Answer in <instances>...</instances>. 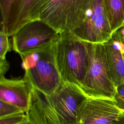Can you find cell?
I'll return each instance as SVG.
<instances>
[{"label": "cell", "mask_w": 124, "mask_h": 124, "mask_svg": "<svg viewBox=\"0 0 124 124\" xmlns=\"http://www.w3.org/2000/svg\"><path fill=\"white\" fill-rule=\"evenodd\" d=\"M87 98L78 85L69 82L50 95L32 88L25 113L31 124H76L80 106Z\"/></svg>", "instance_id": "cell-1"}, {"label": "cell", "mask_w": 124, "mask_h": 124, "mask_svg": "<svg viewBox=\"0 0 124 124\" xmlns=\"http://www.w3.org/2000/svg\"><path fill=\"white\" fill-rule=\"evenodd\" d=\"M93 46L73 32L60 34L54 43V53L63 82L79 86L90 64Z\"/></svg>", "instance_id": "cell-2"}, {"label": "cell", "mask_w": 124, "mask_h": 124, "mask_svg": "<svg viewBox=\"0 0 124 124\" xmlns=\"http://www.w3.org/2000/svg\"><path fill=\"white\" fill-rule=\"evenodd\" d=\"M55 41L19 54L24 76L33 88L48 95L56 93L63 83L55 60Z\"/></svg>", "instance_id": "cell-3"}, {"label": "cell", "mask_w": 124, "mask_h": 124, "mask_svg": "<svg viewBox=\"0 0 124 124\" xmlns=\"http://www.w3.org/2000/svg\"><path fill=\"white\" fill-rule=\"evenodd\" d=\"M95 0H46L39 19L60 34L73 32L86 19Z\"/></svg>", "instance_id": "cell-4"}, {"label": "cell", "mask_w": 124, "mask_h": 124, "mask_svg": "<svg viewBox=\"0 0 124 124\" xmlns=\"http://www.w3.org/2000/svg\"><path fill=\"white\" fill-rule=\"evenodd\" d=\"M79 87L88 97L114 99L117 88L111 77L104 44L93 43L90 64Z\"/></svg>", "instance_id": "cell-5"}, {"label": "cell", "mask_w": 124, "mask_h": 124, "mask_svg": "<svg viewBox=\"0 0 124 124\" xmlns=\"http://www.w3.org/2000/svg\"><path fill=\"white\" fill-rule=\"evenodd\" d=\"M60 34L40 19L27 22L12 36V48L18 54L57 40Z\"/></svg>", "instance_id": "cell-6"}, {"label": "cell", "mask_w": 124, "mask_h": 124, "mask_svg": "<svg viewBox=\"0 0 124 124\" xmlns=\"http://www.w3.org/2000/svg\"><path fill=\"white\" fill-rule=\"evenodd\" d=\"M73 33L93 44H104L111 38L113 33L103 0H95L84 22Z\"/></svg>", "instance_id": "cell-7"}, {"label": "cell", "mask_w": 124, "mask_h": 124, "mask_svg": "<svg viewBox=\"0 0 124 124\" xmlns=\"http://www.w3.org/2000/svg\"><path fill=\"white\" fill-rule=\"evenodd\" d=\"M122 112L114 99L88 97L79 108L78 123L80 124H112Z\"/></svg>", "instance_id": "cell-8"}, {"label": "cell", "mask_w": 124, "mask_h": 124, "mask_svg": "<svg viewBox=\"0 0 124 124\" xmlns=\"http://www.w3.org/2000/svg\"><path fill=\"white\" fill-rule=\"evenodd\" d=\"M35 0H0V29L12 36L29 21Z\"/></svg>", "instance_id": "cell-9"}, {"label": "cell", "mask_w": 124, "mask_h": 124, "mask_svg": "<svg viewBox=\"0 0 124 124\" xmlns=\"http://www.w3.org/2000/svg\"><path fill=\"white\" fill-rule=\"evenodd\" d=\"M32 88L25 76L18 79L0 77V100L14 105L26 112Z\"/></svg>", "instance_id": "cell-10"}, {"label": "cell", "mask_w": 124, "mask_h": 124, "mask_svg": "<svg viewBox=\"0 0 124 124\" xmlns=\"http://www.w3.org/2000/svg\"><path fill=\"white\" fill-rule=\"evenodd\" d=\"M113 82L116 88L124 84V43L118 31L104 43Z\"/></svg>", "instance_id": "cell-11"}, {"label": "cell", "mask_w": 124, "mask_h": 124, "mask_svg": "<svg viewBox=\"0 0 124 124\" xmlns=\"http://www.w3.org/2000/svg\"><path fill=\"white\" fill-rule=\"evenodd\" d=\"M111 29L115 33L124 25V0H103Z\"/></svg>", "instance_id": "cell-12"}, {"label": "cell", "mask_w": 124, "mask_h": 124, "mask_svg": "<svg viewBox=\"0 0 124 124\" xmlns=\"http://www.w3.org/2000/svg\"><path fill=\"white\" fill-rule=\"evenodd\" d=\"M21 112H25L14 105L0 100V118Z\"/></svg>", "instance_id": "cell-13"}, {"label": "cell", "mask_w": 124, "mask_h": 124, "mask_svg": "<svg viewBox=\"0 0 124 124\" xmlns=\"http://www.w3.org/2000/svg\"><path fill=\"white\" fill-rule=\"evenodd\" d=\"M28 122L25 112L0 118V124H21Z\"/></svg>", "instance_id": "cell-14"}, {"label": "cell", "mask_w": 124, "mask_h": 124, "mask_svg": "<svg viewBox=\"0 0 124 124\" xmlns=\"http://www.w3.org/2000/svg\"><path fill=\"white\" fill-rule=\"evenodd\" d=\"M9 36L2 29L0 31V59H6L8 52L11 50V46L9 41Z\"/></svg>", "instance_id": "cell-15"}, {"label": "cell", "mask_w": 124, "mask_h": 124, "mask_svg": "<svg viewBox=\"0 0 124 124\" xmlns=\"http://www.w3.org/2000/svg\"><path fill=\"white\" fill-rule=\"evenodd\" d=\"M46 0H35L30 15L29 22L39 19L41 9Z\"/></svg>", "instance_id": "cell-16"}, {"label": "cell", "mask_w": 124, "mask_h": 124, "mask_svg": "<svg viewBox=\"0 0 124 124\" xmlns=\"http://www.w3.org/2000/svg\"><path fill=\"white\" fill-rule=\"evenodd\" d=\"M114 100L118 107L124 110V84L117 88V94Z\"/></svg>", "instance_id": "cell-17"}, {"label": "cell", "mask_w": 124, "mask_h": 124, "mask_svg": "<svg viewBox=\"0 0 124 124\" xmlns=\"http://www.w3.org/2000/svg\"><path fill=\"white\" fill-rule=\"evenodd\" d=\"M10 68V63L6 59H0V77L4 76Z\"/></svg>", "instance_id": "cell-18"}, {"label": "cell", "mask_w": 124, "mask_h": 124, "mask_svg": "<svg viewBox=\"0 0 124 124\" xmlns=\"http://www.w3.org/2000/svg\"><path fill=\"white\" fill-rule=\"evenodd\" d=\"M123 112L119 118L112 124H124V110H122Z\"/></svg>", "instance_id": "cell-19"}, {"label": "cell", "mask_w": 124, "mask_h": 124, "mask_svg": "<svg viewBox=\"0 0 124 124\" xmlns=\"http://www.w3.org/2000/svg\"><path fill=\"white\" fill-rule=\"evenodd\" d=\"M117 31L119 33V34L121 36V37L123 39V40H124V27L122 28L121 29H120Z\"/></svg>", "instance_id": "cell-20"}, {"label": "cell", "mask_w": 124, "mask_h": 124, "mask_svg": "<svg viewBox=\"0 0 124 124\" xmlns=\"http://www.w3.org/2000/svg\"><path fill=\"white\" fill-rule=\"evenodd\" d=\"M123 41V40H122ZM124 43V42H123ZM123 54L124 55V46H123Z\"/></svg>", "instance_id": "cell-21"}, {"label": "cell", "mask_w": 124, "mask_h": 124, "mask_svg": "<svg viewBox=\"0 0 124 124\" xmlns=\"http://www.w3.org/2000/svg\"><path fill=\"white\" fill-rule=\"evenodd\" d=\"M31 124L29 122H27L24 123H22V124Z\"/></svg>", "instance_id": "cell-22"}, {"label": "cell", "mask_w": 124, "mask_h": 124, "mask_svg": "<svg viewBox=\"0 0 124 124\" xmlns=\"http://www.w3.org/2000/svg\"><path fill=\"white\" fill-rule=\"evenodd\" d=\"M76 124H79V123H77Z\"/></svg>", "instance_id": "cell-23"}, {"label": "cell", "mask_w": 124, "mask_h": 124, "mask_svg": "<svg viewBox=\"0 0 124 124\" xmlns=\"http://www.w3.org/2000/svg\"><path fill=\"white\" fill-rule=\"evenodd\" d=\"M122 40H123V42H124V40H123V39H122Z\"/></svg>", "instance_id": "cell-24"}, {"label": "cell", "mask_w": 124, "mask_h": 124, "mask_svg": "<svg viewBox=\"0 0 124 124\" xmlns=\"http://www.w3.org/2000/svg\"></svg>", "instance_id": "cell-25"}]
</instances>
